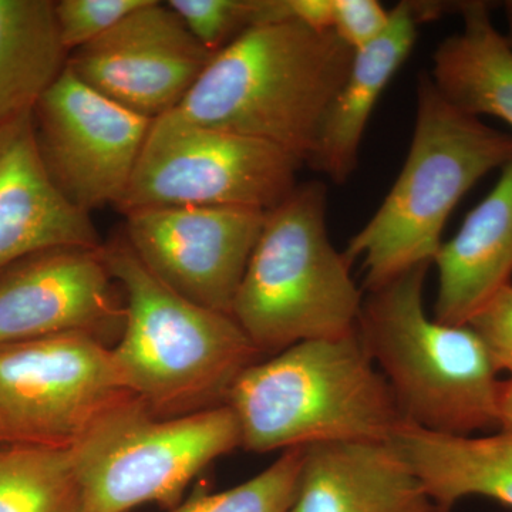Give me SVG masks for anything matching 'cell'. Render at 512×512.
Masks as SVG:
<instances>
[{"label":"cell","instance_id":"d4e9b609","mask_svg":"<svg viewBox=\"0 0 512 512\" xmlns=\"http://www.w3.org/2000/svg\"><path fill=\"white\" fill-rule=\"evenodd\" d=\"M467 325L483 340L498 372L507 370L512 376V282L485 303Z\"/></svg>","mask_w":512,"mask_h":512},{"label":"cell","instance_id":"5b68a950","mask_svg":"<svg viewBox=\"0 0 512 512\" xmlns=\"http://www.w3.org/2000/svg\"><path fill=\"white\" fill-rule=\"evenodd\" d=\"M431 264L366 292L357 333L410 426L447 436L500 429L501 382L468 325H444L424 308Z\"/></svg>","mask_w":512,"mask_h":512},{"label":"cell","instance_id":"44dd1931","mask_svg":"<svg viewBox=\"0 0 512 512\" xmlns=\"http://www.w3.org/2000/svg\"><path fill=\"white\" fill-rule=\"evenodd\" d=\"M79 481L67 447L0 446V512H80Z\"/></svg>","mask_w":512,"mask_h":512},{"label":"cell","instance_id":"8fae6325","mask_svg":"<svg viewBox=\"0 0 512 512\" xmlns=\"http://www.w3.org/2000/svg\"><path fill=\"white\" fill-rule=\"evenodd\" d=\"M124 215L127 244L151 274L191 302L231 315L266 212L157 207Z\"/></svg>","mask_w":512,"mask_h":512},{"label":"cell","instance_id":"9a60e30c","mask_svg":"<svg viewBox=\"0 0 512 512\" xmlns=\"http://www.w3.org/2000/svg\"><path fill=\"white\" fill-rule=\"evenodd\" d=\"M291 512H436L394 440L305 447Z\"/></svg>","mask_w":512,"mask_h":512},{"label":"cell","instance_id":"83f0119b","mask_svg":"<svg viewBox=\"0 0 512 512\" xmlns=\"http://www.w3.org/2000/svg\"><path fill=\"white\" fill-rule=\"evenodd\" d=\"M498 423L500 430L512 431V376L507 382H501L498 397Z\"/></svg>","mask_w":512,"mask_h":512},{"label":"cell","instance_id":"277c9868","mask_svg":"<svg viewBox=\"0 0 512 512\" xmlns=\"http://www.w3.org/2000/svg\"><path fill=\"white\" fill-rule=\"evenodd\" d=\"M416 124L402 171L345 254L360 259L370 292L414 266L433 265L448 217L491 171L512 161V134L488 126L444 99L419 74Z\"/></svg>","mask_w":512,"mask_h":512},{"label":"cell","instance_id":"ffe728a7","mask_svg":"<svg viewBox=\"0 0 512 512\" xmlns=\"http://www.w3.org/2000/svg\"><path fill=\"white\" fill-rule=\"evenodd\" d=\"M67 59L55 2L0 0V124L35 110Z\"/></svg>","mask_w":512,"mask_h":512},{"label":"cell","instance_id":"ba28073f","mask_svg":"<svg viewBox=\"0 0 512 512\" xmlns=\"http://www.w3.org/2000/svg\"><path fill=\"white\" fill-rule=\"evenodd\" d=\"M302 165L282 148L197 126L173 110L151 123L117 210L231 207L268 212L298 187Z\"/></svg>","mask_w":512,"mask_h":512},{"label":"cell","instance_id":"603a6c76","mask_svg":"<svg viewBox=\"0 0 512 512\" xmlns=\"http://www.w3.org/2000/svg\"><path fill=\"white\" fill-rule=\"evenodd\" d=\"M167 5L212 55L247 30L274 23V0H170Z\"/></svg>","mask_w":512,"mask_h":512},{"label":"cell","instance_id":"52a82bcc","mask_svg":"<svg viewBox=\"0 0 512 512\" xmlns=\"http://www.w3.org/2000/svg\"><path fill=\"white\" fill-rule=\"evenodd\" d=\"M239 446L228 404L161 417L130 397L70 447L80 512H130L146 504L173 510L197 474Z\"/></svg>","mask_w":512,"mask_h":512},{"label":"cell","instance_id":"ac0fdd59","mask_svg":"<svg viewBox=\"0 0 512 512\" xmlns=\"http://www.w3.org/2000/svg\"><path fill=\"white\" fill-rule=\"evenodd\" d=\"M436 512L484 497L512 508V431L490 436H447L407 424L394 437Z\"/></svg>","mask_w":512,"mask_h":512},{"label":"cell","instance_id":"8992f818","mask_svg":"<svg viewBox=\"0 0 512 512\" xmlns=\"http://www.w3.org/2000/svg\"><path fill=\"white\" fill-rule=\"evenodd\" d=\"M326 210L328 188L311 181L266 212L231 312L259 353L356 332L365 296L330 241Z\"/></svg>","mask_w":512,"mask_h":512},{"label":"cell","instance_id":"30bf717a","mask_svg":"<svg viewBox=\"0 0 512 512\" xmlns=\"http://www.w3.org/2000/svg\"><path fill=\"white\" fill-rule=\"evenodd\" d=\"M33 114L40 153L64 197L87 214L119 207L153 120L96 92L67 64Z\"/></svg>","mask_w":512,"mask_h":512},{"label":"cell","instance_id":"f1b7e54d","mask_svg":"<svg viewBox=\"0 0 512 512\" xmlns=\"http://www.w3.org/2000/svg\"><path fill=\"white\" fill-rule=\"evenodd\" d=\"M505 16H507V25L508 32L507 36H505V40H507L508 46H510L512 52V0H507L504 3Z\"/></svg>","mask_w":512,"mask_h":512},{"label":"cell","instance_id":"3957f363","mask_svg":"<svg viewBox=\"0 0 512 512\" xmlns=\"http://www.w3.org/2000/svg\"><path fill=\"white\" fill-rule=\"evenodd\" d=\"M103 255L126 293L123 335L111 355L128 392L161 417L225 404L261 355L241 326L168 288L127 241L103 247Z\"/></svg>","mask_w":512,"mask_h":512},{"label":"cell","instance_id":"9c48e42d","mask_svg":"<svg viewBox=\"0 0 512 512\" xmlns=\"http://www.w3.org/2000/svg\"><path fill=\"white\" fill-rule=\"evenodd\" d=\"M130 397L111 348L97 336L64 333L0 346V446L73 447Z\"/></svg>","mask_w":512,"mask_h":512},{"label":"cell","instance_id":"e0dca14e","mask_svg":"<svg viewBox=\"0 0 512 512\" xmlns=\"http://www.w3.org/2000/svg\"><path fill=\"white\" fill-rule=\"evenodd\" d=\"M420 25L412 0L390 10L389 25L370 45L356 50L352 67L330 104L309 167L333 183L355 173L367 123L383 90L412 53Z\"/></svg>","mask_w":512,"mask_h":512},{"label":"cell","instance_id":"cb8c5ba5","mask_svg":"<svg viewBox=\"0 0 512 512\" xmlns=\"http://www.w3.org/2000/svg\"><path fill=\"white\" fill-rule=\"evenodd\" d=\"M148 0H60L55 3L60 39L67 53L89 45Z\"/></svg>","mask_w":512,"mask_h":512},{"label":"cell","instance_id":"7a4b0ae2","mask_svg":"<svg viewBox=\"0 0 512 512\" xmlns=\"http://www.w3.org/2000/svg\"><path fill=\"white\" fill-rule=\"evenodd\" d=\"M252 453L386 441L407 426L359 333L308 340L248 366L227 402Z\"/></svg>","mask_w":512,"mask_h":512},{"label":"cell","instance_id":"7402d4cb","mask_svg":"<svg viewBox=\"0 0 512 512\" xmlns=\"http://www.w3.org/2000/svg\"><path fill=\"white\" fill-rule=\"evenodd\" d=\"M305 447L282 451L271 466L220 493L192 495L170 512H291Z\"/></svg>","mask_w":512,"mask_h":512},{"label":"cell","instance_id":"484cf974","mask_svg":"<svg viewBox=\"0 0 512 512\" xmlns=\"http://www.w3.org/2000/svg\"><path fill=\"white\" fill-rule=\"evenodd\" d=\"M390 10L377 0H333V32L353 52L370 45L389 25Z\"/></svg>","mask_w":512,"mask_h":512},{"label":"cell","instance_id":"2e32d148","mask_svg":"<svg viewBox=\"0 0 512 512\" xmlns=\"http://www.w3.org/2000/svg\"><path fill=\"white\" fill-rule=\"evenodd\" d=\"M439 271L434 319L463 326L512 276V161L493 191L467 215L434 258Z\"/></svg>","mask_w":512,"mask_h":512},{"label":"cell","instance_id":"4316f807","mask_svg":"<svg viewBox=\"0 0 512 512\" xmlns=\"http://www.w3.org/2000/svg\"><path fill=\"white\" fill-rule=\"evenodd\" d=\"M285 20L315 30L333 29V0H284Z\"/></svg>","mask_w":512,"mask_h":512},{"label":"cell","instance_id":"6da1fadb","mask_svg":"<svg viewBox=\"0 0 512 512\" xmlns=\"http://www.w3.org/2000/svg\"><path fill=\"white\" fill-rule=\"evenodd\" d=\"M353 57L333 30L293 20L255 26L212 57L174 111L197 126L265 141L308 165Z\"/></svg>","mask_w":512,"mask_h":512},{"label":"cell","instance_id":"d6986e66","mask_svg":"<svg viewBox=\"0 0 512 512\" xmlns=\"http://www.w3.org/2000/svg\"><path fill=\"white\" fill-rule=\"evenodd\" d=\"M463 29L433 55L431 80L441 96L471 116H493L512 127V52L495 28L490 5L458 2Z\"/></svg>","mask_w":512,"mask_h":512},{"label":"cell","instance_id":"5bb4252c","mask_svg":"<svg viewBox=\"0 0 512 512\" xmlns=\"http://www.w3.org/2000/svg\"><path fill=\"white\" fill-rule=\"evenodd\" d=\"M101 247L90 214L50 177L33 111L0 124V271L57 249Z\"/></svg>","mask_w":512,"mask_h":512},{"label":"cell","instance_id":"4fadbf2b","mask_svg":"<svg viewBox=\"0 0 512 512\" xmlns=\"http://www.w3.org/2000/svg\"><path fill=\"white\" fill-rule=\"evenodd\" d=\"M99 249H57L0 279V346L64 333H101L124 323Z\"/></svg>","mask_w":512,"mask_h":512},{"label":"cell","instance_id":"7c38bea8","mask_svg":"<svg viewBox=\"0 0 512 512\" xmlns=\"http://www.w3.org/2000/svg\"><path fill=\"white\" fill-rule=\"evenodd\" d=\"M214 56L167 2L148 0L70 53L67 67L107 99L156 120L183 103Z\"/></svg>","mask_w":512,"mask_h":512}]
</instances>
